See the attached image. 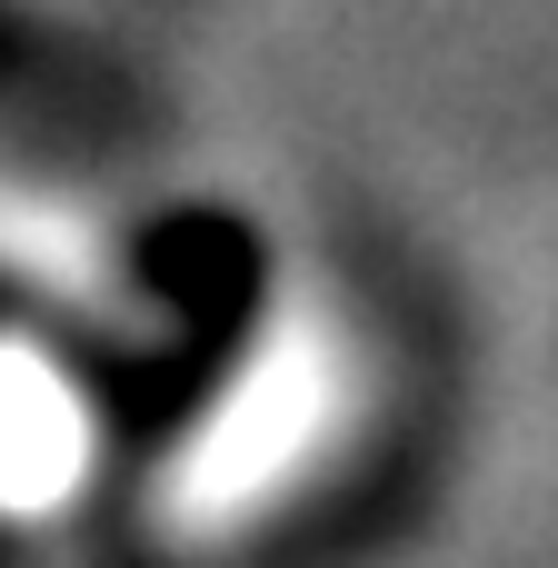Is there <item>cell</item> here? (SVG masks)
Here are the masks:
<instances>
[{
    "label": "cell",
    "mask_w": 558,
    "mask_h": 568,
    "mask_svg": "<svg viewBox=\"0 0 558 568\" xmlns=\"http://www.w3.org/2000/svg\"><path fill=\"white\" fill-rule=\"evenodd\" d=\"M329 419H339V359H329V339H310V329L270 339L230 379V399L200 419V439L180 459V509L190 519H240V499L280 489L319 449Z\"/></svg>",
    "instance_id": "obj_1"
},
{
    "label": "cell",
    "mask_w": 558,
    "mask_h": 568,
    "mask_svg": "<svg viewBox=\"0 0 558 568\" xmlns=\"http://www.w3.org/2000/svg\"><path fill=\"white\" fill-rule=\"evenodd\" d=\"M90 479V399L40 339H0V519H50Z\"/></svg>",
    "instance_id": "obj_2"
}]
</instances>
